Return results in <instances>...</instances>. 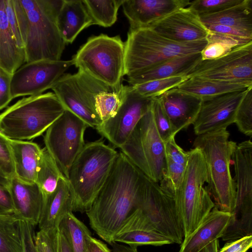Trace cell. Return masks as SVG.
I'll return each mask as SVG.
<instances>
[{
  "instance_id": "1",
  "label": "cell",
  "mask_w": 252,
  "mask_h": 252,
  "mask_svg": "<svg viewBox=\"0 0 252 252\" xmlns=\"http://www.w3.org/2000/svg\"><path fill=\"white\" fill-rule=\"evenodd\" d=\"M145 177L119 152L107 180L86 212L91 228L109 244L139 208Z\"/></svg>"
},
{
  "instance_id": "2",
  "label": "cell",
  "mask_w": 252,
  "mask_h": 252,
  "mask_svg": "<svg viewBox=\"0 0 252 252\" xmlns=\"http://www.w3.org/2000/svg\"><path fill=\"white\" fill-rule=\"evenodd\" d=\"M119 152L100 140L85 143L66 178L73 212H86L104 184Z\"/></svg>"
},
{
  "instance_id": "3",
  "label": "cell",
  "mask_w": 252,
  "mask_h": 252,
  "mask_svg": "<svg viewBox=\"0 0 252 252\" xmlns=\"http://www.w3.org/2000/svg\"><path fill=\"white\" fill-rule=\"evenodd\" d=\"M226 129L197 135L193 148L201 151L205 159L207 175V189L219 210L231 213L235 207L236 189L230 172L232 156L236 143L229 140Z\"/></svg>"
},
{
  "instance_id": "4",
  "label": "cell",
  "mask_w": 252,
  "mask_h": 252,
  "mask_svg": "<svg viewBox=\"0 0 252 252\" xmlns=\"http://www.w3.org/2000/svg\"><path fill=\"white\" fill-rule=\"evenodd\" d=\"M65 111L54 93L23 98L0 114V132L9 139L38 137Z\"/></svg>"
},
{
  "instance_id": "5",
  "label": "cell",
  "mask_w": 252,
  "mask_h": 252,
  "mask_svg": "<svg viewBox=\"0 0 252 252\" xmlns=\"http://www.w3.org/2000/svg\"><path fill=\"white\" fill-rule=\"evenodd\" d=\"M63 0H20L28 18L25 46L26 63L61 60L66 44L57 24Z\"/></svg>"
},
{
  "instance_id": "6",
  "label": "cell",
  "mask_w": 252,
  "mask_h": 252,
  "mask_svg": "<svg viewBox=\"0 0 252 252\" xmlns=\"http://www.w3.org/2000/svg\"><path fill=\"white\" fill-rule=\"evenodd\" d=\"M208 181L206 163L198 148L188 151V159L174 198L182 223L184 238L192 233L215 207L205 184Z\"/></svg>"
},
{
  "instance_id": "7",
  "label": "cell",
  "mask_w": 252,
  "mask_h": 252,
  "mask_svg": "<svg viewBox=\"0 0 252 252\" xmlns=\"http://www.w3.org/2000/svg\"><path fill=\"white\" fill-rule=\"evenodd\" d=\"M207 40L183 42L168 39L150 27L129 29L125 44V74L164 61L201 52Z\"/></svg>"
},
{
  "instance_id": "8",
  "label": "cell",
  "mask_w": 252,
  "mask_h": 252,
  "mask_svg": "<svg viewBox=\"0 0 252 252\" xmlns=\"http://www.w3.org/2000/svg\"><path fill=\"white\" fill-rule=\"evenodd\" d=\"M71 60L78 70L93 78L111 87H119L125 75V44L119 35H93Z\"/></svg>"
},
{
  "instance_id": "9",
  "label": "cell",
  "mask_w": 252,
  "mask_h": 252,
  "mask_svg": "<svg viewBox=\"0 0 252 252\" xmlns=\"http://www.w3.org/2000/svg\"><path fill=\"white\" fill-rule=\"evenodd\" d=\"M119 149L148 178L158 183L161 181L166 169L165 147L155 125L152 105Z\"/></svg>"
},
{
  "instance_id": "10",
  "label": "cell",
  "mask_w": 252,
  "mask_h": 252,
  "mask_svg": "<svg viewBox=\"0 0 252 252\" xmlns=\"http://www.w3.org/2000/svg\"><path fill=\"white\" fill-rule=\"evenodd\" d=\"M78 70L75 74L64 73L51 88L65 110L96 128L101 121L95 108V97L100 93L118 90Z\"/></svg>"
},
{
  "instance_id": "11",
  "label": "cell",
  "mask_w": 252,
  "mask_h": 252,
  "mask_svg": "<svg viewBox=\"0 0 252 252\" xmlns=\"http://www.w3.org/2000/svg\"><path fill=\"white\" fill-rule=\"evenodd\" d=\"M138 213L144 221L173 243L181 244L184 238L182 221L174 197L159 184L145 177Z\"/></svg>"
},
{
  "instance_id": "12",
  "label": "cell",
  "mask_w": 252,
  "mask_h": 252,
  "mask_svg": "<svg viewBox=\"0 0 252 252\" xmlns=\"http://www.w3.org/2000/svg\"><path fill=\"white\" fill-rule=\"evenodd\" d=\"M88 127L78 117L65 110L46 131L45 148L65 178L85 145L84 134Z\"/></svg>"
},
{
  "instance_id": "13",
  "label": "cell",
  "mask_w": 252,
  "mask_h": 252,
  "mask_svg": "<svg viewBox=\"0 0 252 252\" xmlns=\"http://www.w3.org/2000/svg\"><path fill=\"white\" fill-rule=\"evenodd\" d=\"M185 76L252 84V41L220 58L201 60Z\"/></svg>"
},
{
  "instance_id": "14",
  "label": "cell",
  "mask_w": 252,
  "mask_h": 252,
  "mask_svg": "<svg viewBox=\"0 0 252 252\" xmlns=\"http://www.w3.org/2000/svg\"><path fill=\"white\" fill-rule=\"evenodd\" d=\"M72 65L71 60H41L24 64L12 74L10 89L13 99L42 94L51 89Z\"/></svg>"
},
{
  "instance_id": "15",
  "label": "cell",
  "mask_w": 252,
  "mask_h": 252,
  "mask_svg": "<svg viewBox=\"0 0 252 252\" xmlns=\"http://www.w3.org/2000/svg\"><path fill=\"white\" fill-rule=\"evenodd\" d=\"M153 98L143 97L130 85L125 86L122 103L114 117L95 129L114 146L120 148L126 141L139 120L151 108Z\"/></svg>"
},
{
  "instance_id": "16",
  "label": "cell",
  "mask_w": 252,
  "mask_h": 252,
  "mask_svg": "<svg viewBox=\"0 0 252 252\" xmlns=\"http://www.w3.org/2000/svg\"><path fill=\"white\" fill-rule=\"evenodd\" d=\"M248 89L201 98L200 109L193 124L195 134L198 135L226 129L234 123L237 108Z\"/></svg>"
},
{
  "instance_id": "17",
  "label": "cell",
  "mask_w": 252,
  "mask_h": 252,
  "mask_svg": "<svg viewBox=\"0 0 252 252\" xmlns=\"http://www.w3.org/2000/svg\"><path fill=\"white\" fill-rule=\"evenodd\" d=\"M149 27L162 36L178 42L206 39L209 34L199 16L189 6L175 11Z\"/></svg>"
},
{
  "instance_id": "18",
  "label": "cell",
  "mask_w": 252,
  "mask_h": 252,
  "mask_svg": "<svg viewBox=\"0 0 252 252\" xmlns=\"http://www.w3.org/2000/svg\"><path fill=\"white\" fill-rule=\"evenodd\" d=\"M190 0H124L123 12L129 29L150 27L175 11L189 5Z\"/></svg>"
},
{
  "instance_id": "19",
  "label": "cell",
  "mask_w": 252,
  "mask_h": 252,
  "mask_svg": "<svg viewBox=\"0 0 252 252\" xmlns=\"http://www.w3.org/2000/svg\"><path fill=\"white\" fill-rule=\"evenodd\" d=\"M177 133L193 124L201 98L172 89L158 97Z\"/></svg>"
},
{
  "instance_id": "20",
  "label": "cell",
  "mask_w": 252,
  "mask_h": 252,
  "mask_svg": "<svg viewBox=\"0 0 252 252\" xmlns=\"http://www.w3.org/2000/svg\"><path fill=\"white\" fill-rule=\"evenodd\" d=\"M9 190L14 214L33 227L38 224L43 201V195L38 185L35 183L23 182L14 176L11 178Z\"/></svg>"
},
{
  "instance_id": "21",
  "label": "cell",
  "mask_w": 252,
  "mask_h": 252,
  "mask_svg": "<svg viewBox=\"0 0 252 252\" xmlns=\"http://www.w3.org/2000/svg\"><path fill=\"white\" fill-rule=\"evenodd\" d=\"M231 213L214 207L200 225L184 238L179 252H199L214 241L220 238L224 232Z\"/></svg>"
},
{
  "instance_id": "22",
  "label": "cell",
  "mask_w": 252,
  "mask_h": 252,
  "mask_svg": "<svg viewBox=\"0 0 252 252\" xmlns=\"http://www.w3.org/2000/svg\"><path fill=\"white\" fill-rule=\"evenodd\" d=\"M70 212H73L72 198L67 180L64 177L60 179L55 191L43 197L38 223L39 230L58 228L63 219Z\"/></svg>"
},
{
  "instance_id": "23",
  "label": "cell",
  "mask_w": 252,
  "mask_h": 252,
  "mask_svg": "<svg viewBox=\"0 0 252 252\" xmlns=\"http://www.w3.org/2000/svg\"><path fill=\"white\" fill-rule=\"evenodd\" d=\"M236 189L235 206L252 207V143L237 145L232 156Z\"/></svg>"
},
{
  "instance_id": "24",
  "label": "cell",
  "mask_w": 252,
  "mask_h": 252,
  "mask_svg": "<svg viewBox=\"0 0 252 252\" xmlns=\"http://www.w3.org/2000/svg\"><path fill=\"white\" fill-rule=\"evenodd\" d=\"M201 60V52L175 58L131 73L127 76V81L133 86L174 76H186Z\"/></svg>"
},
{
  "instance_id": "25",
  "label": "cell",
  "mask_w": 252,
  "mask_h": 252,
  "mask_svg": "<svg viewBox=\"0 0 252 252\" xmlns=\"http://www.w3.org/2000/svg\"><path fill=\"white\" fill-rule=\"evenodd\" d=\"M57 24L63 40L68 44L93 22L83 0H63L57 16Z\"/></svg>"
},
{
  "instance_id": "26",
  "label": "cell",
  "mask_w": 252,
  "mask_h": 252,
  "mask_svg": "<svg viewBox=\"0 0 252 252\" xmlns=\"http://www.w3.org/2000/svg\"><path fill=\"white\" fill-rule=\"evenodd\" d=\"M10 145L15 176L26 183H35L42 149L34 142L24 140L10 139Z\"/></svg>"
},
{
  "instance_id": "27",
  "label": "cell",
  "mask_w": 252,
  "mask_h": 252,
  "mask_svg": "<svg viewBox=\"0 0 252 252\" xmlns=\"http://www.w3.org/2000/svg\"><path fill=\"white\" fill-rule=\"evenodd\" d=\"M25 62V49L18 46L8 24L4 0H0V67L12 74Z\"/></svg>"
},
{
  "instance_id": "28",
  "label": "cell",
  "mask_w": 252,
  "mask_h": 252,
  "mask_svg": "<svg viewBox=\"0 0 252 252\" xmlns=\"http://www.w3.org/2000/svg\"><path fill=\"white\" fill-rule=\"evenodd\" d=\"M199 17L204 24L221 25L252 34V0H243L221 11Z\"/></svg>"
},
{
  "instance_id": "29",
  "label": "cell",
  "mask_w": 252,
  "mask_h": 252,
  "mask_svg": "<svg viewBox=\"0 0 252 252\" xmlns=\"http://www.w3.org/2000/svg\"><path fill=\"white\" fill-rule=\"evenodd\" d=\"M252 84L225 82L192 77L185 80L174 89L200 98L213 96L227 93L246 90Z\"/></svg>"
},
{
  "instance_id": "30",
  "label": "cell",
  "mask_w": 252,
  "mask_h": 252,
  "mask_svg": "<svg viewBox=\"0 0 252 252\" xmlns=\"http://www.w3.org/2000/svg\"><path fill=\"white\" fill-rule=\"evenodd\" d=\"M64 177L53 158L45 147L43 148L35 183L40 189L43 197L53 192L60 179Z\"/></svg>"
},
{
  "instance_id": "31",
  "label": "cell",
  "mask_w": 252,
  "mask_h": 252,
  "mask_svg": "<svg viewBox=\"0 0 252 252\" xmlns=\"http://www.w3.org/2000/svg\"><path fill=\"white\" fill-rule=\"evenodd\" d=\"M20 220L14 214H0V252H23Z\"/></svg>"
},
{
  "instance_id": "32",
  "label": "cell",
  "mask_w": 252,
  "mask_h": 252,
  "mask_svg": "<svg viewBox=\"0 0 252 252\" xmlns=\"http://www.w3.org/2000/svg\"><path fill=\"white\" fill-rule=\"evenodd\" d=\"M207 45L201 52L202 60L220 58L235 47L252 41V39L209 32Z\"/></svg>"
},
{
  "instance_id": "33",
  "label": "cell",
  "mask_w": 252,
  "mask_h": 252,
  "mask_svg": "<svg viewBox=\"0 0 252 252\" xmlns=\"http://www.w3.org/2000/svg\"><path fill=\"white\" fill-rule=\"evenodd\" d=\"M124 0H83L93 25L109 27L117 21L118 11Z\"/></svg>"
},
{
  "instance_id": "34",
  "label": "cell",
  "mask_w": 252,
  "mask_h": 252,
  "mask_svg": "<svg viewBox=\"0 0 252 252\" xmlns=\"http://www.w3.org/2000/svg\"><path fill=\"white\" fill-rule=\"evenodd\" d=\"M5 11L9 27L18 45L25 49L28 28L26 11L20 0H4Z\"/></svg>"
},
{
  "instance_id": "35",
  "label": "cell",
  "mask_w": 252,
  "mask_h": 252,
  "mask_svg": "<svg viewBox=\"0 0 252 252\" xmlns=\"http://www.w3.org/2000/svg\"><path fill=\"white\" fill-rule=\"evenodd\" d=\"M58 229L66 236L73 252H84L87 239L91 231L73 214L68 213L61 222Z\"/></svg>"
},
{
  "instance_id": "36",
  "label": "cell",
  "mask_w": 252,
  "mask_h": 252,
  "mask_svg": "<svg viewBox=\"0 0 252 252\" xmlns=\"http://www.w3.org/2000/svg\"><path fill=\"white\" fill-rule=\"evenodd\" d=\"M114 242L129 246H160L173 244L171 240L154 230H135L117 234Z\"/></svg>"
},
{
  "instance_id": "37",
  "label": "cell",
  "mask_w": 252,
  "mask_h": 252,
  "mask_svg": "<svg viewBox=\"0 0 252 252\" xmlns=\"http://www.w3.org/2000/svg\"><path fill=\"white\" fill-rule=\"evenodd\" d=\"M187 79L184 75H178L130 86L133 90L140 95L146 98H154L176 88Z\"/></svg>"
},
{
  "instance_id": "38",
  "label": "cell",
  "mask_w": 252,
  "mask_h": 252,
  "mask_svg": "<svg viewBox=\"0 0 252 252\" xmlns=\"http://www.w3.org/2000/svg\"><path fill=\"white\" fill-rule=\"evenodd\" d=\"M125 86L117 91L103 92L95 97V108L101 121L104 122L112 118L117 113L124 97Z\"/></svg>"
},
{
  "instance_id": "39",
  "label": "cell",
  "mask_w": 252,
  "mask_h": 252,
  "mask_svg": "<svg viewBox=\"0 0 252 252\" xmlns=\"http://www.w3.org/2000/svg\"><path fill=\"white\" fill-rule=\"evenodd\" d=\"M234 123L244 134L252 135V88L249 89L236 111Z\"/></svg>"
},
{
  "instance_id": "40",
  "label": "cell",
  "mask_w": 252,
  "mask_h": 252,
  "mask_svg": "<svg viewBox=\"0 0 252 252\" xmlns=\"http://www.w3.org/2000/svg\"><path fill=\"white\" fill-rule=\"evenodd\" d=\"M152 111L157 130L165 144L177 133L158 97L152 99Z\"/></svg>"
},
{
  "instance_id": "41",
  "label": "cell",
  "mask_w": 252,
  "mask_h": 252,
  "mask_svg": "<svg viewBox=\"0 0 252 252\" xmlns=\"http://www.w3.org/2000/svg\"><path fill=\"white\" fill-rule=\"evenodd\" d=\"M243 0H194L189 7L199 16L214 14L241 3Z\"/></svg>"
},
{
  "instance_id": "42",
  "label": "cell",
  "mask_w": 252,
  "mask_h": 252,
  "mask_svg": "<svg viewBox=\"0 0 252 252\" xmlns=\"http://www.w3.org/2000/svg\"><path fill=\"white\" fill-rule=\"evenodd\" d=\"M58 228L39 230L34 235L38 252H57Z\"/></svg>"
},
{
  "instance_id": "43",
  "label": "cell",
  "mask_w": 252,
  "mask_h": 252,
  "mask_svg": "<svg viewBox=\"0 0 252 252\" xmlns=\"http://www.w3.org/2000/svg\"><path fill=\"white\" fill-rule=\"evenodd\" d=\"M0 163L6 173L11 178L15 176L10 139L0 132Z\"/></svg>"
},
{
  "instance_id": "44",
  "label": "cell",
  "mask_w": 252,
  "mask_h": 252,
  "mask_svg": "<svg viewBox=\"0 0 252 252\" xmlns=\"http://www.w3.org/2000/svg\"><path fill=\"white\" fill-rule=\"evenodd\" d=\"M12 74L0 67V110L13 99L10 85Z\"/></svg>"
},
{
  "instance_id": "45",
  "label": "cell",
  "mask_w": 252,
  "mask_h": 252,
  "mask_svg": "<svg viewBox=\"0 0 252 252\" xmlns=\"http://www.w3.org/2000/svg\"><path fill=\"white\" fill-rule=\"evenodd\" d=\"M23 252H38L34 240L33 227L26 221L20 220Z\"/></svg>"
},
{
  "instance_id": "46",
  "label": "cell",
  "mask_w": 252,
  "mask_h": 252,
  "mask_svg": "<svg viewBox=\"0 0 252 252\" xmlns=\"http://www.w3.org/2000/svg\"><path fill=\"white\" fill-rule=\"evenodd\" d=\"M252 247V235L228 241L218 252H247Z\"/></svg>"
},
{
  "instance_id": "47",
  "label": "cell",
  "mask_w": 252,
  "mask_h": 252,
  "mask_svg": "<svg viewBox=\"0 0 252 252\" xmlns=\"http://www.w3.org/2000/svg\"><path fill=\"white\" fill-rule=\"evenodd\" d=\"M204 25L205 26L208 31L210 32L252 39V34L229 27L214 24H206Z\"/></svg>"
},
{
  "instance_id": "48",
  "label": "cell",
  "mask_w": 252,
  "mask_h": 252,
  "mask_svg": "<svg viewBox=\"0 0 252 252\" xmlns=\"http://www.w3.org/2000/svg\"><path fill=\"white\" fill-rule=\"evenodd\" d=\"M14 209L9 189L0 186V214H14Z\"/></svg>"
},
{
  "instance_id": "49",
  "label": "cell",
  "mask_w": 252,
  "mask_h": 252,
  "mask_svg": "<svg viewBox=\"0 0 252 252\" xmlns=\"http://www.w3.org/2000/svg\"><path fill=\"white\" fill-rule=\"evenodd\" d=\"M84 252H111L107 245L92 236L87 239Z\"/></svg>"
},
{
  "instance_id": "50",
  "label": "cell",
  "mask_w": 252,
  "mask_h": 252,
  "mask_svg": "<svg viewBox=\"0 0 252 252\" xmlns=\"http://www.w3.org/2000/svg\"><path fill=\"white\" fill-rule=\"evenodd\" d=\"M57 252H73L64 233L58 229Z\"/></svg>"
},
{
  "instance_id": "51",
  "label": "cell",
  "mask_w": 252,
  "mask_h": 252,
  "mask_svg": "<svg viewBox=\"0 0 252 252\" xmlns=\"http://www.w3.org/2000/svg\"><path fill=\"white\" fill-rule=\"evenodd\" d=\"M110 245L112 248L111 252H138L136 246L121 244L116 242Z\"/></svg>"
},
{
  "instance_id": "52",
  "label": "cell",
  "mask_w": 252,
  "mask_h": 252,
  "mask_svg": "<svg viewBox=\"0 0 252 252\" xmlns=\"http://www.w3.org/2000/svg\"><path fill=\"white\" fill-rule=\"evenodd\" d=\"M11 178L6 173L0 163V186L9 189Z\"/></svg>"
},
{
  "instance_id": "53",
  "label": "cell",
  "mask_w": 252,
  "mask_h": 252,
  "mask_svg": "<svg viewBox=\"0 0 252 252\" xmlns=\"http://www.w3.org/2000/svg\"><path fill=\"white\" fill-rule=\"evenodd\" d=\"M219 244L218 239L216 240L206 246L199 252H218Z\"/></svg>"
}]
</instances>
